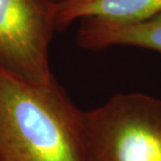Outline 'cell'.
<instances>
[{"label":"cell","mask_w":161,"mask_h":161,"mask_svg":"<svg viewBox=\"0 0 161 161\" xmlns=\"http://www.w3.org/2000/svg\"><path fill=\"white\" fill-rule=\"evenodd\" d=\"M82 121L54 79L31 82L0 66V161H83Z\"/></svg>","instance_id":"obj_1"},{"label":"cell","mask_w":161,"mask_h":161,"mask_svg":"<svg viewBox=\"0 0 161 161\" xmlns=\"http://www.w3.org/2000/svg\"><path fill=\"white\" fill-rule=\"evenodd\" d=\"M83 161H161V99L120 93L83 111Z\"/></svg>","instance_id":"obj_2"},{"label":"cell","mask_w":161,"mask_h":161,"mask_svg":"<svg viewBox=\"0 0 161 161\" xmlns=\"http://www.w3.org/2000/svg\"><path fill=\"white\" fill-rule=\"evenodd\" d=\"M51 0H0V66L35 83H48V50L57 26Z\"/></svg>","instance_id":"obj_3"},{"label":"cell","mask_w":161,"mask_h":161,"mask_svg":"<svg viewBox=\"0 0 161 161\" xmlns=\"http://www.w3.org/2000/svg\"><path fill=\"white\" fill-rule=\"evenodd\" d=\"M78 42L90 50L135 46L161 53V14L138 23L85 19L79 31Z\"/></svg>","instance_id":"obj_4"},{"label":"cell","mask_w":161,"mask_h":161,"mask_svg":"<svg viewBox=\"0 0 161 161\" xmlns=\"http://www.w3.org/2000/svg\"><path fill=\"white\" fill-rule=\"evenodd\" d=\"M161 14V0H67L56 6L57 26L78 19L138 23Z\"/></svg>","instance_id":"obj_5"},{"label":"cell","mask_w":161,"mask_h":161,"mask_svg":"<svg viewBox=\"0 0 161 161\" xmlns=\"http://www.w3.org/2000/svg\"><path fill=\"white\" fill-rule=\"evenodd\" d=\"M53 2H54L56 4H59V3H62V2H65L67 0H51Z\"/></svg>","instance_id":"obj_6"}]
</instances>
